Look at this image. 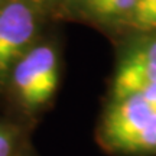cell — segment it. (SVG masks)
Wrapping results in <instances>:
<instances>
[{"label": "cell", "mask_w": 156, "mask_h": 156, "mask_svg": "<svg viewBox=\"0 0 156 156\" xmlns=\"http://www.w3.org/2000/svg\"><path fill=\"white\" fill-rule=\"evenodd\" d=\"M84 3L95 15L116 16L132 12L136 0H84Z\"/></svg>", "instance_id": "cell-5"}, {"label": "cell", "mask_w": 156, "mask_h": 156, "mask_svg": "<svg viewBox=\"0 0 156 156\" xmlns=\"http://www.w3.org/2000/svg\"><path fill=\"white\" fill-rule=\"evenodd\" d=\"M152 29H156V10L153 12V15L146 20V23L143 25V28H142V30H152Z\"/></svg>", "instance_id": "cell-10"}, {"label": "cell", "mask_w": 156, "mask_h": 156, "mask_svg": "<svg viewBox=\"0 0 156 156\" xmlns=\"http://www.w3.org/2000/svg\"><path fill=\"white\" fill-rule=\"evenodd\" d=\"M34 32L35 16L28 5L15 0L0 9V73L22 54Z\"/></svg>", "instance_id": "cell-3"}, {"label": "cell", "mask_w": 156, "mask_h": 156, "mask_svg": "<svg viewBox=\"0 0 156 156\" xmlns=\"http://www.w3.org/2000/svg\"><path fill=\"white\" fill-rule=\"evenodd\" d=\"M58 80V58L51 46H38L28 52L13 71L15 88L28 107L42 106L52 98Z\"/></svg>", "instance_id": "cell-1"}, {"label": "cell", "mask_w": 156, "mask_h": 156, "mask_svg": "<svg viewBox=\"0 0 156 156\" xmlns=\"http://www.w3.org/2000/svg\"><path fill=\"white\" fill-rule=\"evenodd\" d=\"M10 151H12L10 134L0 130V156H9Z\"/></svg>", "instance_id": "cell-9"}, {"label": "cell", "mask_w": 156, "mask_h": 156, "mask_svg": "<svg viewBox=\"0 0 156 156\" xmlns=\"http://www.w3.org/2000/svg\"><path fill=\"white\" fill-rule=\"evenodd\" d=\"M156 10V0H136L132 9V22L134 28L142 30L146 20L153 15Z\"/></svg>", "instance_id": "cell-7"}, {"label": "cell", "mask_w": 156, "mask_h": 156, "mask_svg": "<svg viewBox=\"0 0 156 156\" xmlns=\"http://www.w3.org/2000/svg\"><path fill=\"white\" fill-rule=\"evenodd\" d=\"M156 81V41L134 49L127 55L120 67L113 83L114 98L120 100L139 91Z\"/></svg>", "instance_id": "cell-4"}, {"label": "cell", "mask_w": 156, "mask_h": 156, "mask_svg": "<svg viewBox=\"0 0 156 156\" xmlns=\"http://www.w3.org/2000/svg\"><path fill=\"white\" fill-rule=\"evenodd\" d=\"M127 152H156V112L152 114L143 132L134 140Z\"/></svg>", "instance_id": "cell-6"}, {"label": "cell", "mask_w": 156, "mask_h": 156, "mask_svg": "<svg viewBox=\"0 0 156 156\" xmlns=\"http://www.w3.org/2000/svg\"><path fill=\"white\" fill-rule=\"evenodd\" d=\"M137 94L142 95L146 100V103L152 107V110L156 112V81L149 84L147 87H145V88L142 90V91H139Z\"/></svg>", "instance_id": "cell-8"}, {"label": "cell", "mask_w": 156, "mask_h": 156, "mask_svg": "<svg viewBox=\"0 0 156 156\" xmlns=\"http://www.w3.org/2000/svg\"><path fill=\"white\" fill-rule=\"evenodd\" d=\"M153 113L152 107L140 94L116 100L104 120V137L112 146L127 152L143 132Z\"/></svg>", "instance_id": "cell-2"}]
</instances>
